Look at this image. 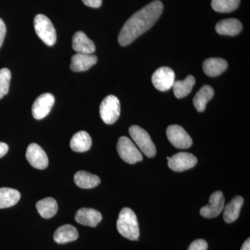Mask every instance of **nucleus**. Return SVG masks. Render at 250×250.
I'll list each match as a JSON object with an SVG mask.
<instances>
[{
  "label": "nucleus",
  "instance_id": "obj_19",
  "mask_svg": "<svg viewBox=\"0 0 250 250\" xmlns=\"http://www.w3.org/2000/svg\"><path fill=\"white\" fill-rule=\"evenodd\" d=\"M228 62L220 58H210L203 62V70L209 77H217L228 68Z\"/></svg>",
  "mask_w": 250,
  "mask_h": 250
},
{
  "label": "nucleus",
  "instance_id": "obj_25",
  "mask_svg": "<svg viewBox=\"0 0 250 250\" xmlns=\"http://www.w3.org/2000/svg\"><path fill=\"white\" fill-rule=\"evenodd\" d=\"M195 80L193 76L189 75L183 81H176L174 82L173 90L177 98H183L192 91Z\"/></svg>",
  "mask_w": 250,
  "mask_h": 250
},
{
  "label": "nucleus",
  "instance_id": "obj_1",
  "mask_svg": "<svg viewBox=\"0 0 250 250\" xmlns=\"http://www.w3.org/2000/svg\"><path fill=\"white\" fill-rule=\"evenodd\" d=\"M164 9L162 2L156 0L135 13L125 22L118 36V42L122 46H126L142 35L155 24Z\"/></svg>",
  "mask_w": 250,
  "mask_h": 250
},
{
  "label": "nucleus",
  "instance_id": "obj_30",
  "mask_svg": "<svg viewBox=\"0 0 250 250\" xmlns=\"http://www.w3.org/2000/svg\"><path fill=\"white\" fill-rule=\"evenodd\" d=\"M86 6L92 8H99L103 3V0H82Z\"/></svg>",
  "mask_w": 250,
  "mask_h": 250
},
{
  "label": "nucleus",
  "instance_id": "obj_22",
  "mask_svg": "<svg viewBox=\"0 0 250 250\" xmlns=\"http://www.w3.org/2000/svg\"><path fill=\"white\" fill-rule=\"evenodd\" d=\"M36 207L41 216L45 219L52 218L58 211L57 202L52 197H47L38 202Z\"/></svg>",
  "mask_w": 250,
  "mask_h": 250
},
{
  "label": "nucleus",
  "instance_id": "obj_6",
  "mask_svg": "<svg viewBox=\"0 0 250 250\" xmlns=\"http://www.w3.org/2000/svg\"><path fill=\"white\" fill-rule=\"evenodd\" d=\"M117 151L120 157L129 164H134L143 160L142 154L131 139L126 136L120 138L117 144Z\"/></svg>",
  "mask_w": 250,
  "mask_h": 250
},
{
  "label": "nucleus",
  "instance_id": "obj_16",
  "mask_svg": "<svg viewBox=\"0 0 250 250\" xmlns=\"http://www.w3.org/2000/svg\"><path fill=\"white\" fill-rule=\"evenodd\" d=\"M243 26L238 20L229 18L217 23L215 30L220 35L236 36L241 32Z\"/></svg>",
  "mask_w": 250,
  "mask_h": 250
},
{
  "label": "nucleus",
  "instance_id": "obj_10",
  "mask_svg": "<svg viewBox=\"0 0 250 250\" xmlns=\"http://www.w3.org/2000/svg\"><path fill=\"white\" fill-rule=\"evenodd\" d=\"M26 158L31 166L39 170H44L48 166L47 154L43 149L36 143H31L28 146Z\"/></svg>",
  "mask_w": 250,
  "mask_h": 250
},
{
  "label": "nucleus",
  "instance_id": "obj_32",
  "mask_svg": "<svg viewBox=\"0 0 250 250\" xmlns=\"http://www.w3.org/2000/svg\"><path fill=\"white\" fill-rule=\"evenodd\" d=\"M241 250H250V239L248 238L241 247Z\"/></svg>",
  "mask_w": 250,
  "mask_h": 250
},
{
  "label": "nucleus",
  "instance_id": "obj_4",
  "mask_svg": "<svg viewBox=\"0 0 250 250\" xmlns=\"http://www.w3.org/2000/svg\"><path fill=\"white\" fill-rule=\"evenodd\" d=\"M36 34L48 46L53 45L57 41V33L53 24L45 15L39 14L34 18Z\"/></svg>",
  "mask_w": 250,
  "mask_h": 250
},
{
  "label": "nucleus",
  "instance_id": "obj_13",
  "mask_svg": "<svg viewBox=\"0 0 250 250\" xmlns=\"http://www.w3.org/2000/svg\"><path fill=\"white\" fill-rule=\"evenodd\" d=\"M103 220V215L93 208H82L77 212L75 220L84 226L95 228Z\"/></svg>",
  "mask_w": 250,
  "mask_h": 250
},
{
  "label": "nucleus",
  "instance_id": "obj_14",
  "mask_svg": "<svg viewBox=\"0 0 250 250\" xmlns=\"http://www.w3.org/2000/svg\"><path fill=\"white\" fill-rule=\"evenodd\" d=\"M98 62V57L93 54L77 53L71 59L70 69L74 72H83Z\"/></svg>",
  "mask_w": 250,
  "mask_h": 250
},
{
  "label": "nucleus",
  "instance_id": "obj_3",
  "mask_svg": "<svg viewBox=\"0 0 250 250\" xmlns=\"http://www.w3.org/2000/svg\"><path fill=\"white\" fill-rule=\"evenodd\" d=\"M129 131L131 139L145 155L149 158L154 157L156 155L155 146L146 130L137 125H133L130 126Z\"/></svg>",
  "mask_w": 250,
  "mask_h": 250
},
{
  "label": "nucleus",
  "instance_id": "obj_9",
  "mask_svg": "<svg viewBox=\"0 0 250 250\" xmlns=\"http://www.w3.org/2000/svg\"><path fill=\"white\" fill-rule=\"evenodd\" d=\"M197 159L193 154L188 152H179L169 157V167L175 172H183L195 167Z\"/></svg>",
  "mask_w": 250,
  "mask_h": 250
},
{
  "label": "nucleus",
  "instance_id": "obj_31",
  "mask_svg": "<svg viewBox=\"0 0 250 250\" xmlns=\"http://www.w3.org/2000/svg\"><path fill=\"white\" fill-rule=\"evenodd\" d=\"M9 151V146L6 143L0 142V158L6 155Z\"/></svg>",
  "mask_w": 250,
  "mask_h": 250
},
{
  "label": "nucleus",
  "instance_id": "obj_12",
  "mask_svg": "<svg viewBox=\"0 0 250 250\" xmlns=\"http://www.w3.org/2000/svg\"><path fill=\"white\" fill-rule=\"evenodd\" d=\"M209 205L202 207L200 210V214L204 218H216L221 213L225 207V197L221 191L213 192L210 197Z\"/></svg>",
  "mask_w": 250,
  "mask_h": 250
},
{
  "label": "nucleus",
  "instance_id": "obj_18",
  "mask_svg": "<svg viewBox=\"0 0 250 250\" xmlns=\"http://www.w3.org/2000/svg\"><path fill=\"white\" fill-rule=\"evenodd\" d=\"M78 237V231L75 227L70 225H64L56 230L54 240L59 244H65L69 242L76 241Z\"/></svg>",
  "mask_w": 250,
  "mask_h": 250
},
{
  "label": "nucleus",
  "instance_id": "obj_17",
  "mask_svg": "<svg viewBox=\"0 0 250 250\" xmlns=\"http://www.w3.org/2000/svg\"><path fill=\"white\" fill-rule=\"evenodd\" d=\"M243 202V197L236 196L224 207L223 218L227 223H232L238 218Z\"/></svg>",
  "mask_w": 250,
  "mask_h": 250
},
{
  "label": "nucleus",
  "instance_id": "obj_2",
  "mask_svg": "<svg viewBox=\"0 0 250 250\" xmlns=\"http://www.w3.org/2000/svg\"><path fill=\"white\" fill-rule=\"evenodd\" d=\"M117 229L122 236L131 241H139L140 231L137 217L131 208H123L117 221Z\"/></svg>",
  "mask_w": 250,
  "mask_h": 250
},
{
  "label": "nucleus",
  "instance_id": "obj_21",
  "mask_svg": "<svg viewBox=\"0 0 250 250\" xmlns=\"http://www.w3.org/2000/svg\"><path fill=\"white\" fill-rule=\"evenodd\" d=\"M74 181L77 187L83 189L93 188L98 187L101 182L98 176L85 171L77 172L74 177Z\"/></svg>",
  "mask_w": 250,
  "mask_h": 250
},
{
  "label": "nucleus",
  "instance_id": "obj_24",
  "mask_svg": "<svg viewBox=\"0 0 250 250\" xmlns=\"http://www.w3.org/2000/svg\"><path fill=\"white\" fill-rule=\"evenodd\" d=\"M21 192L9 188H0V208H9L16 205L21 199Z\"/></svg>",
  "mask_w": 250,
  "mask_h": 250
},
{
  "label": "nucleus",
  "instance_id": "obj_20",
  "mask_svg": "<svg viewBox=\"0 0 250 250\" xmlns=\"http://www.w3.org/2000/svg\"><path fill=\"white\" fill-rule=\"evenodd\" d=\"M92 146L91 137L86 131H81L72 136L70 147L74 152H84L89 150Z\"/></svg>",
  "mask_w": 250,
  "mask_h": 250
},
{
  "label": "nucleus",
  "instance_id": "obj_29",
  "mask_svg": "<svg viewBox=\"0 0 250 250\" xmlns=\"http://www.w3.org/2000/svg\"><path fill=\"white\" fill-rule=\"evenodd\" d=\"M6 28L4 21L0 18V47L4 42L5 36H6Z\"/></svg>",
  "mask_w": 250,
  "mask_h": 250
},
{
  "label": "nucleus",
  "instance_id": "obj_5",
  "mask_svg": "<svg viewBox=\"0 0 250 250\" xmlns=\"http://www.w3.org/2000/svg\"><path fill=\"white\" fill-rule=\"evenodd\" d=\"M100 113L104 123L112 125L116 123L121 115V103L114 95L106 97L100 106Z\"/></svg>",
  "mask_w": 250,
  "mask_h": 250
},
{
  "label": "nucleus",
  "instance_id": "obj_28",
  "mask_svg": "<svg viewBox=\"0 0 250 250\" xmlns=\"http://www.w3.org/2000/svg\"><path fill=\"white\" fill-rule=\"evenodd\" d=\"M208 244L203 239H197L192 242L188 250H207Z\"/></svg>",
  "mask_w": 250,
  "mask_h": 250
},
{
  "label": "nucleus",
  "instance_id": "obj_15",
  "mask_svg": "<svg viewBox=\"0 0 250 250\" xmlns=\"http://www.w3.org/2000/svg\"><path fill=\"white\" fill-rule=\"evenodd\" d=\"M72 48L77 53L93 54L95 52V43L82 31H77L72 39Z\"/></svg>",
  "mask_w": 250,
  "mask_h": 250
},
{
  "label": "nucleus",
  "instance_id": "obj_27",
  "mask_svg": "<svg viewBox=\"0 0 250 250\" xmlns=\"http://www.w3.org/2000/svg\"><path fill=\"white\" fill-rule=\"evenodd\" d=\"M11 73L8 68L0 70V100L9 93Z\"/></svg>",
  "mask_w": 250,
  "mask_h": 250
},
{
  "label": "nucleus",
  "instance_id": "obj_23",
  "mask_svg": "<svg viewBox=\"0 0 250 250\" xmlns=\"http://www.w3.org/2000/svg\"><path fill=\"white\" fill-rule=\"evenodd\" d=\"M214 95V90L210 85H205L197 92L193 99V104L197 111H205L207 104Z\"/></svg>",
  "mask_w": 250,
  "mask_h": 250
},
{
  "label": "nucleus",
  "instance_id": "obj_8",
  "mask_svg": "<svg viewBox=\"0 0 250 250\" xmlns=\"http://www.w3.org/2000/svg\"><path fill=\"white\" fill-rule=\"evenodd\" d=\"M175 80V74L168 67H161L153 74L152 81L153 85L156 89L160 91H166L173 86Z\"/></svg>",
  "mask_w": 250,
  "mask_h": 250
},
{
  "label": "nucleus",
  "instance_id": "obj_11",
  "mask_svg": "<svg viewBox=\"0 0 250 250\" xmlns=\"http://www.w3.org/2000/svg\"><path fill=\"white\" fill-rule=\"evenodd\" d=\"M55 102L54 95L51 93H44L40 95L34 102L32 106V115L36 120H41L49 114Z\"/></svg>",
  "mask_w": 250,
  "mask_h": 250
},
{
  "label": "nucleus",
  "instance_id": "obj_26",
  "mask_svg": "<svg viewBox=\"0 0 250 250\" xmlns=\"http://www.w3.org/2000/svg\"><path fill=\"white\" fill-rule=\"evenodd\" d=\"M240 0H212L211 6L214 11L220 13H229L238 7Z\"/></svg>",
  "mask_w": 250,
  "mask_h": 250
},
{
  "label": "nucleus",
  "instance_id": "obj_7",
  "mask_svg": "<svg viewBox=\"0 0 250 250\" xmlns=\"http://www.w3.org/2000/svg\"><path fill=\"white\" fill-rule=\"evenodd\" d=\"M167 139L174 147L179 149H188L192 146L191 137L179 125H170L166 131Z\"/></svg>",
  "mask_w": 250,
  "mask_h": 250
}]
</instances>
